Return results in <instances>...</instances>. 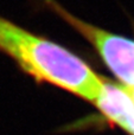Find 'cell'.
<instances>
[{
  "label": "cell",
  "mask_w": 134,
  "mask_h": 135,
  "mask_svg": "<svg viewBox=\"0 0 134 135\" xmlns=\"http://www.w3.org/2000/svg\"><path fill=\"white\" fill-rule=\"evenodd\" d=\"M0 51L39 82L54 84L95 104L103 77L65 47L0 16Z\"/></svg>",
  "instance_id": "1"
},
{
  "label": "cell",
  "mask_w": 134,
  "mask_h": 135,
  "mask_svg": "<svg viewBox=\"0 0 134 135\" xmlns=\"http://www.w3.org/2000/svg\"><path fill=\"white\" fill-rule=\"evenodd\" d=\"M47 5L94 46L123 86L134 88V40L82 20L54 0H49Z\"/></svg>",
  "instance_id": "2"
},
{
  "label": "cell",
  "mask_w": 134,
  "mask_h": 135,
  "mask_svg": "<svg viewBox=\"0 0 134 135\" xmlns=\"http://www.w3.org/2000/svg\"><path fill=\"white\" fill-rule=\"evenodd\" d=\"M94 105L107 119L134 135V101L122 85L103 78V89Z\"/></svg>",
  "instance_id": "3"
},
{
  "label": "cell",
  "mask_w": 134,
  "mask_h": 135,
  "mask_svg": "<svg viewBox=\"0 0 134 135\" xmlns=\"http://www.w3.org/2000/svg\"><path fill=\"white\" fill-rule=\"evenodd\" d=\"M123 86V85H122ZM125 88V90L128 93V95L131 96V97L133 98V101H134V88H126V86H123Z\"/></svg>",
  "instance_id": "4"
}]
</instances>
